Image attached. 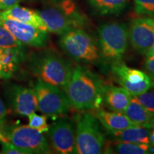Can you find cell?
<instances>
[{
  "instance_id": "cell-8",
  "label": "cell",
  "mask_w": 154,
  "mask_h": 154,
  "mask_svg": "<svg viewBox=\"0 0 154 154\" xmlns=\"http://www.w3.org/2000/svg\"><path fill=\"white\" fill-rule=\"evenodd\" d=\"M111 71L116 77L119 84L136 96L154 87V82L146 72L130 68L121 61L111 63Z\"/></svg>"
},
{
  "instance_id": "cell-11",
  "label": "cell",
  "mask_w": 154,
  "mask_h": 154,
  "mask_svg": "<svg viewBox=\"0 0 154 154\" xmlns=\"http://www.w3.org/2000/svg\"><path fill=\"white\" fill-rule=\"evenodd\" d=\"M128 41L135 51L145 55L154 43V18L143 17L133 19L128 28Z\"/></svg>"
},
{
  "instance_id": "cell-19",
  "label": "cell",
  "mask_w": 154,
  "mask_h": 154,
  "mask_svg": "<svg viewBox=\"0 0 154 154\" xmlns=\"http://www.w3.org/2000/svg\"><path fill=\"white\" fill-rule=\"evenodd\" d=\"M124 113L136 126L151 128L150 126L153 116L148 112V111L140 104L135 96L132 97L129 104L124 111Z\"/></svg>"
},
{
  "instance_id": "cell-15",
  "label": "cell",
  "mask_w": 154,
  "mask_h": 154,
  "mask_svg": "<svg viewBox=\"0 0 154 154\" xmlns=\"http://www.w3.org/2000/svg\"><path fill=\"white\" fill-rule=\"evenodd\" d=\"M133 96L122 86H104L103 101L111 111L124 113Z\"/></svg>"
},
{
  "instance_id": "cell-7",
  "label": "cell",
  "mask_w": 154,
  "mask_h": 154,
  "mask_svg": "<svg viewBox=\"0 0 154 154\" xmlns=\"http://www.w3.org/2000/svg\"><path fill=\"white\" fill-rule=\"evenodd\" d=\"M5 129L7 140L22 150L25 154H47L51 150L49 142L43 135L35 128L28 126H11Z\"/></svg>"
},
{
  "instance_id": "cell-30",
  "label": "cell",
  "mask_w": 154,
  "mask_h": 154,
  "mask_svg": "<svg viewBox=\"0 0 154 154\" xmlns=\"http://www.w3.org/2000/svg\"><path fill=\"white\" fill-rule=\"evenodd\" d=\"M149 140L151 145L154 146V128H151V129H150Z\"/></svg>"
},
{
  "instance_id": "cell-5",
  "label": "cell",
  "mask_w": 154,
  "mask_h": 154,
  "mask_svg": "<svg viewBox=\"0 0 154 154\" xmlns=\"http://www.w3.org/2000/svg\"><path fill=\"white\" fill-rule=\"evenodd\" d=\"M75 131L76 153H102L105 144V136L95 116L91 113L80 115L77 119Z\"/></svg>"
},
{
  "instance_id": "cell-6",
  "label": "cell",
  "mask_w": 154,
  "mask_h": 154,
  "mask_svg": "<svg viewBox=\"0 0 154 154\" xmlns=\"http://www.w3.org/2000/svg\"><path fill=\"white\" fill-rule=\"evenodd\" d=\"M38 110L47 116H58L66 113L71 104L62 88L38 79L34 86Z\"/></svg>"
},
{
  "instance_id": "cell-24",
  "label": "cell",
  "mask_w": 154,
  "mask_h": 154,
  "mask_svg": "<svg viewBox=\"0 0 154 154\" xmlns=\"http://www.w3.org/2000/svg\"><path fill=\"white\" fill-rule=\"evenodd\" d=\"M27 116L29 126L42 133L47 132L49 131V126L47 124V116L38 115L35 112H33L29 114Z\"/></svg>"
},
{
  "instance_id": "cell-2",
  "label": "cell",
  "mask_w": 154,
  "mask_h": 154,
  "mask_svg": "<svg viewBox=\"0 0 154 154\" xmlns=\"http://www.w3.org/2000/svg\"><path fill=\"white\" fill-rule=\"evenodd\" d=\"M28 68L38 79L64 91L74 67L71 61L48 49L32 53L28 59Z\"/></svg>"
},
{
  "instance_id": "cell-18",
  "label": "cell",
  "mask_w": 154,
  "mask_h": 154,
  "mask_svg": "<svg viewBox=\"0 0 154 154\" xmlns=\"http://www.w3.org/2000/svg\"><path fill=\"white\" fill-rule=\"evenodd\" d=\"M151 128L147 127L134 126L116 131H106L107 134L117 142L151 144L149 134Z\"/></svg>"
},
{
  "instance_id": "cell-16",
  "label": "cell",
  "mask_w": 154,
  "mask_h": 154,
  "mask_svg": "<svg viewBox=\"0 0 154 154\" xmlns=\"http://www.w3.org/2000/svg\"><path fill=\"white\" fill-rule=\"evenodd\" d=\"M94 116L106 131H116L136 126L122 112L96 109Z\"/></svg>"
},
{
  "instance_id": "cell-9",
  "label": "cell",
  "mask_w": 154,
  "mask_h": 154,
  "mask_svg": "<svg viewBox=\"0 0 154 154\" xmlns=\"http://www.w3.org/2000/svg\"><path fill=\"white\" fill-rule=\"evenodd\" d=\"M0 25L7 29L24 45L35 48H43L47 45L48 32L38 29L32 25L2 17H0Z\"/></svg>"
},
{
  "instance_id": "cell-17",
  "label": "cell",
  "mask_w": 154,
  "mask_h": 154,
  "mask_svg": "<svg viewBox=\"0 0 154 154\" xmlns=\"http://www.w3.org/2000/svg\"><path fill=\"white\" fill-rule=\"evenodd\" d=\"M2 49V70L0 79H9L18 70L19 65L26 59L24 47Z\"/></svg>"
},
{
  "instance_id": "cell-21",
  "label": "cell",
  "mask_w": 154,
  "mask_h": 154,
  "mask_svg": "<svg viewBox=\"0 0 154 154\" xmlns=\"http://www.w3.org/2000/svg\"><path fill=\"white\" fill-rule=\"evenodd\" d=\"M115 152L119 154H149L154 153V146L151 144L118 142L115 145Z\"/></svg>"
},
{
  "instance_id": "cell-29",
  "label": "cell",
  "mask_w": 154,
  "mask_h": 154,
  "mask_svg": "<svg viewBox=\"0 0 154 154\" xmlns=\"http://www.w3.org/2000/svg\"><path fill=\"white\" fill-rule=\"evenodd\" d=\"M7 116V111L2 100L0 98V127L4 128Z\"/></svg>"
},
{
  "instance_id": "cell-26",
  "label": "cell",
  "mask_w": 154,
  "mask_h": 154,
  "mask_svg": "<svg viewBox=\"0 0 154 154\" xmlns=\"http://www.w3.org/2000/svg\"><path fill=\"white\" fill-rule=\"evenodd\" d=\"M0 153L2 154H25L22 150L19 149L14 145H13L11 142L5 140L2 142V150Z\"/></svg>"
},
{
  "instance_id": "cell-13",
  "label": "cell",
  "mask_w": 154,
  "mask_h": 154,
  "mask_svg": "<svg viewBox=\"0 0 154 154\" xmlns=\"http://www.w3.org/2000/svg\"><path fill=\"white\" fill-rule=\"evenodd\" d=\"M7 97L9 106L17 114L27 116L38 110L37 99L34 88L12 84L7 88Z\"/></svg>"
},
{
  "instance_id": "cell-3",
  "label": "cell",
  "mask_w": 154,
  "mask_h": 154,
  "mask_svg": "<svg viewBox=\"0 0 154 154\" xmlns=\"http://www.w3.org/2000/svg\"><path fill=\"white\" fill-rule=\"evenodd\" d=\"M59 46L78 62L96 64L102 60L98 42L83 29H74L61 35Z\"/></svg>"
},
{
  "instance_id": "cell-10",
  "label": "cell",
  "mask_w": 154,
  "mask_h": 154,
  "mask_svg": "<svg viewBox=\"0 0 154 154\" xmlns=\"http://www.w3.org/2000/svg\"><path fill=\"white\" fill-rule=\"evenodd\" d=\"M48 134L54 149L61 154L76 153V131L73 123L61 119L49 126Z\"/></svg>"
},
{
  "instance_id": "cell-23",
  "label": "cell",
  "mask_w": 154,
  "mask_h": 154,
  "mask_svg": "<svg viewBox=\"0 0 154 154\" xmlns=\"http://www.w3.org/2000/svg\"><path fill=\"white\" fill-rule=\"evenodd\" d=\"M134 9L139 16L154 17V0H134Z\"/></svg>"
},
{
  "instance_id": "cell-1",
  "label": "cell",
  "mask_w": 154,
  "mask_h": 154,
  "mask_svg": "<svg viewBox=\"0 0 154 154\" xmlns=\"http://www.w3.org/2000/svg\"><path fill=\"white\" fill-rule=\"evenodd\" d=\"M103 88L97 75L86 67L76 66L73 68L64 91L71 107L76 110H96L103 102Z\"/></svg>"
},
{
  "instance_id": "cell-33",
  "label": "cell",
  "mask_w": 154,
  "mask_h": 154,
  "mask_svg": "<svg viewBox=\"0 0 154 154\" xmlns=\"http://www.w3.org/2000/svg\"><path fill=\"white\" fill-rule=\"evenodd\" d=\"M151 128H154V116L152 117L151 121V126H150Z\"/></svg>"
},
{
  "instance_id": "cell-32",
  "label": "cell",
  "mask_w": 154,
  "mask_h": 154,
  "mask_svg": "<svg viewBox=\"0 0 154 154\" xmlns=\"http://www.w3.org/2000/svg\"><path fill=\"white\" fill-rule=\"evenodd\" d=\"M2 70V49L0 48V78H1Z\"/></svg>"
},
{
  "instance_id": "cell-14",
  "label": "cell",
  "mask_w": 154,
  "mask_h": 154,
  "mask_svg": "<svg viewBox=\"0 0 154 154\" xmlns=\"http://www.w3.org/2000/svg\"><path fill=\"white\" fill-rule=\"evenodd\" d=\"M0 17L32 25L38 29L48 32L47 26L38 11L17 5L7 10L0 11Z\"/></svg>"
},
{
  "instance_id": "cell-28",
  "label": "cell",
  "mask_w": 154,
  "mask_h": 154,
  "mask_svg": "<svg viewBox=\"0 0 154 154\" xmlns=\"http://www.w3.org/2000/svg\"><path fill=\"white\" fill-rule=\"evenodd\" d=\"M22 0H0V11L7 10L19 5Z\"/></svg>"
},
{
  "instance_id": "cell-34",
  "label": "cell",
  "mask_w": 154,
  "mask_h": 154,
  "mask_svg": "<svg viewBox=\"0 0 154 154\" xmlns=\"http://www.w3.org/2000/svg\"><path fill=\"white\" fill-rule=\"evenodd\" d=\"M2 140V134H1V132H0V140Z\"/></svg>"
},
{
  "instance_id": "cell-31",
  "label": "cell",
  "mask_w": 154,
  "mask_h": 154,
  "mask_svg": "<svg viewBox=\"0 0 154 154\" xmlns=\"http://www.w3.org/2000/svg\"><path fill=\"white\" fill-rule=\"evenodd\" d=\"M145 56L146 57H152V56H154V43L153 44V45L149 48V49L148 50L147 52L146 53Z\"/></svg>"
},
{
  "instance_id": "cell-4",
  "label": "cell",
  "mask_w": 154,
  "mask_h": 154,
  "mask_svg": "<svg viewBox=\"0 0 154 154\" xmlns=\"http://www.w3.org/2000/svg\"><path fill=\"white\" fill-rule=\"evenodd\" d=\"M97 32L102 60L111 64L121 61L128 47V26L123 23H105L98 28Z\"/></svg>"
},
{
  "instance_id": "cell-20",
  "label": "cell",
  "mask_w": 154,
  "mask_h": 154,
  "mask_svg": "<svg viewBox=\"0 0 154 154\" xmlns=\"http://www.w3.org/2000/svg\"><path fill=\"white\" fill-rule=\"evenodd\" d=\"M129 0H88L90 6L101 15H118L126 8Z\"/></svg>"
},
{
  "instance_id": "cell-27",
  "label": "cell",
  "mask_w": 154,
  "mask_h": 154,
  "mask_svg": "<svg viewBox=\"0 0 154 154\" xmlns=\"http://www.w3.org/2000/svg\"><path fill=\"white\" fill-rule=\"evenodd\" d=\"M144 69L148 76L154 82V56L146 57L144 62Z\"/></svg>"
},
{
  "instance_id": "cell-12",
  "label": "cell",
  "mask_w": 154,
  "mask_h": 154,
  "mask_svg": "<svg viewBox=\"0 0 154 154\" xmlns=\"http://www.w3.org/2000/svg\"><path fill=\"white\" fill-rule=\"evenodd\" d=\"M38 12L45 23L48 32L51 33L62 35L69 31L78 29L72 19L54 0H47Z\"/></svg>"
},
{
  "instance_id": "cell-22",
  "label": "cell",
  "mask_w": 154,
  "mask_h": 154,
  "mask_svg": "<svg viewBox=\"0 0 154 154\" xmlns=\"http://www.w3.org/2000/svg\"><path fill=\"white\" fill-rule=\"evenodd\" d=\"M24 45L19 42L7 29L0 25V48L11 49V48H22Z\"/></svg>"
},
{
  "instance_id": "cell-25",
  "label": "cell",
  "mask_w": 154,
  "mask_h": 154,
  "mask_svg": "<svg viewBox=\"0 0 154 154\" xmlns=\"http://www.w3.org/2000/svg\"><path fill=\"white\" fill-rule=\"evenodd\" d=\"M135 97L151 116H154V87Z\"/></svg>"
}]
</instances>
